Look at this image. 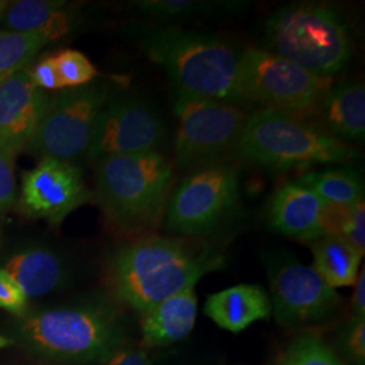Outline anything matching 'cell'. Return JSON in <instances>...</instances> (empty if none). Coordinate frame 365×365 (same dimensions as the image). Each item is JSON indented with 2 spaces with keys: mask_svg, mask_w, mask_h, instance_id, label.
<instances>
[{
  "mask_svg": "<svg viewBox=\"0 0 365 365\" xmlns=\"http://www.w3.org/2000/svg\"><path fill=\"white\" fill-rule=\"evenodd\" d=\"M324 207L321 197L299 180L283 184L274 192L269 207V225L289 238L313 242L324 237Z\"/></svg>",
  "mask_w": 365,
  "mask_h": 365,
  "instance_id": "obj_15",
  "label": "cell"
},
{
  "mask_svg": "<svg viewBox=\"0 0 365 365\" xmlns=\"http://www.w3.org/2000/svg\"><path fill=\"white\" fill-rule=\"evenodd\" d=\"M0 80H1V78H0Z\"/></svg>",
  "mask_w": 365,
  "mask_h": 365,
  "instance_id": "obj_35",
  "label": "cell"
},
{
  "mask_svg": "<svg viewBox=\"0 0 365 365\" xmlns=\"http://www.w3.org/2000/svg\"><path fill=\"white\" fill-rule=\"evenodd\" d=\"M22 288L27 298L52 292L66 283V265L48 249H29L16 253L3 268Z\"/></svg>",
  "mask_w": 365,
  "mask_h": 365,
  "instance_id": "obj_19",
  "label": "cell"
},
{
  "mask_svg": "<svg viewBox=\"0 0 365 365\" xmlns=\"http://www.w3.org/2000/svg\"><path fill=\"white\" fill-rule=\"evenodd\" d=\"M137 38L146 56L168 75L175 92L240 102V54L222 39L164 24L140 27Z\"/></svg>",
  "mask_w": 365,
  "mask_h": 365,
  "instance_id": "obj_2",
  "label": "cell"
},
{
  "mask_svg": "<svg viewBox=\"0 0 365 365\" xmlns=\"http://www.w3.org/2000/svg\"><path fill=\"white\" fill-rule=\"evenodd\" d=\"M298 180L319 196L325 205L352 206L364 199L363 182L353 170H313Z\"/></svg>",
  "mask_w": 365,
  "mask_h": 365,
  "instance_id": "obj_22",
  "label": "cell"
},
{
  "mask_svg": "<svg viewBox=\"0 0 365 365\" xmlns=\"http://www.w3.org/2000/svg\"><path fill=\"white\" fill-rule=\"evenodd\" d=\"M274 318L284 327L310 325L333 317L342 299L313 267L284 252L264 256Z\"/></svg>",
  "mask_w": 365,
  "mask_h": 365,
  "instance_id": "obj_11",
  "label": "cell"
},
{
  "mask_svg": "<svg viewBox=\"0 0 365 365\" xmlns=\"http://www.w3.org/2000/svg\"><path fill=\"white\" fill-rule=\"evenodd\" d=\"M134 7L140 11L163 22H187L207 15L214 9L223 7L221 3L199 1V0H141L135 1Z\"/></svg>",
  "mask_w": 365,
  "mask_h": 365,
  "instance_id": "obj_24",
  "label": "cell"
},
{
  "mask_svg": "<svg viewBox=\"0 0 365 365\" xmlns=\"http://www.w3.org/2000/svg\"><path fill=\"white\" fill-rule=\"evenodd\" d=\"M11 344H13V339H7V337H4V336H0V349L7 348V346H10Z\"/></svg>",
  "mask_w": 365,
  "mask_h": 365,
  "instance_id": "obj_33",
  "label": "cell"
},
{
  "mask_svg": "<svg viewBox=\"0 0 365 365\" xmlns=\"http://www.w3.org/2000/svg\"><path fill=\"white\" fill-rule=\"evenodd\" d=\"M339 357L351 365H365V318L352 317L339 329Z\"/></svg>",
  "mask_w": 365,
  "mask_h": 365,
  "instance_id": "obj_27",
  "label": "cell"
},
{
  "mask_svg": "<svg viewBox=\"0 0 365 365\" xmlns=\"http://www.w3.org/2000/svg\"><path fill=\"white\" fill-rule=\"evenodd\" d=\"M9 6H10V3H9V1H3V0H0V19L4 16V14H6L7 9H9Z\"/></svg>",
  "mask_w": 365,
  "mask_h": 365,
  "instance_id": "obj_34",
  "label": "cell"
},
{
  "mask_svg": "<svg viewBox=\"0 0 365 365\" xmlns=\"http://www.w3.org/2000/svg\"><path fill=\"white\" fill-rule=\"evenodd\" d=\"M108 91L103 84L66 88L46 99L29 146L42 158L71 161L87 153L92 131Z\"/></svg>",
  "mask_w": 365,
  "mask_h": 365,
  "instance_id": "obj_10",
  "label": "cell"
},
{
  "mask_svg": "<svg viewBox=\"0 0 365 365\" xmlns=\"http://www.w3.org/2000/svg\"><path fill=\"white\" fill-rule=\"evenodd\" d=\"M61 88H78L88 86L96 78L98 71L91 61L78 51H63L53 56Z\"/></svg>",
  "mask_w": 365,
  "mask_h": 365,
  "instance_id": "obj_26",
  "label": "cell"
},
{
  "mask_svg": "<svg viewBox=\"0 0 365 365\" xmlns=\"http://www.w3.org/2000/svg\"><path fill=\"white\" fill-rule=\"evenodd\" d=\"M235 153L272 170H291L318 164H345L357 150L294 115L262 108L248 115Z\"/></svg>",
  "mask_w": 365,
  "mask_h": 365,
  "instance_id": "obj_6",
  "label": "cell"
},
{
  "mask_svg": "<svg viewBox=\"0 0 365 365\" xmlns=\"http://www.w3.org/2000/svg\"><path fill=\"white\" fill-rule=\"evenodd\" d=\"M280 365H346V363L321 337L303 334L288 346Z\"/></svg>",
  "mask_w": 365,
  "mask_h": 365,
  "instance_id": "obj_25",
  "label": "cell"
},
{
  "mask_svg": "<svg viewBox=\"0 0 365 365\" xmlns=\"http://www.w3.org/2000/svg\"><path fill=\"white\" fill-rule=\"evenodd\" d=\"M271 299L257 284H240L211 294L205 303V314L223 330L241 333L247 327L268 319Z\"/></svg>",
  "mask_w": 365,
  "mask_h": 365,
  "instance_id": "obj_18",
  "label": "cell"
},
{
  "mask_svg": "<svg viewBox=\"0 0 365 365\" xmlns=\"http://www.w3.org/2000/svg\"><path fill=\"white\" fill-rule=\"evenodd\" d=\"M264 41L267 52L318 78L337 75L352 57L349 26L327 3L303 1L279 9L265 24Z\"/></svg>",
  "mask_w": 365,
  "mask_h": 365,
  "instance_id": "obj_4",
  "label": "cell"
},
{
  "mask_svg": "<svg viewBox=\"0 0 365 365\" xmlns=\"http://www.w3.org/2000/svg\"><path fill=\"white\" fill-rule=\"evenodd\" d=\"M222 264V255L187 238L143 235L115 252L110 284L119 302L143 315Z\"/></svg>",
  "mask_w": 365,
  "mask_h": 365,
  "instance_id": "obj_1",
  "label": "cell"
},
{
  "mask_svg": "<svg viewBox=\"0 0 365 365\" xmlns=\"http://www.w3.org/2000/svg\"><path fill=\"white\" fill-rule=\"evenodd\" d=\"M16 153L0 144V212L13 205L16 195L15 175H14V158Z\"/></svg>",
  "mask_w": 365,
  "mask_h": 365,
  "instance_id": "obj_28",
  "label": "cell"
},
{
  "mask_svg": "<svg viewBox=\"0 0 365 365\" xmlns=\"http://www.w3.org/2000/svg\"><path fill=\"white\" fill-rule=\"evenodd\" d=\"M164 138L165 128L156 107L140 98H123L101 110L86 155L99 161L157 152Z\"/></svg>",
  "mask_w": 365,
  "mask_h": 365,
  "instance_id": "obj_12",
  "label": "cell"
},
{
  "mask_svg": "<svg viewBox=\"0 0 365 365\" xmlns=\"http://www.w3.org/2000/svg\"><path fill=\"white\" fill-rule=\"evenodd\" d=\"M18 336L27 351L37 356L78 364H105L125 344L120 318L103 304L29 314L21 321Z\"/></svg>",
  "mask_w": 365,
  "mask_h": 365,
  "instance_id": "obj_5",
  "label": "cell"
},
{
  "mask_svg": "<svg viewBox=\"0 0 365 365\" xmlns=\"http://www.w3.org/2000/svg\"><path fill=\"white\" fill-rule=\"evenodd\" d=\"M105 365H153V360L145 346L123 344L108 357Z\"/></svg>",
  "mask_w": 365,
  "mask_h": 365,
  "instance_id": "obj_31",
  "label": "cell"
},
{
  "mask_svg": "<svg viewBox=\"0 0 365 365\" xmlns=\"http://www.w3.org/2000/svg\"><path fill=\"white\" fill-rule=\"evenodd\" d=\"M27 298L22 288L3 268L0 269V309L15 314L24 315L26 313Z\"/></svg>",
  "mask_w": 365,
  "mask_h": 365,
  "instance_id": "obj_29",
  "label": "cell"
},
{
  "mask_svg": "<svg viewBox=\"0 0 365 365\" xmlns=\"http://www.w3.org/2000/svg\"><path fill=\"white\" fill-rule=\"evenodd\" d=\"M240 200L238 170L214 164L191 170L170 194L165 227L182 237H202L215 232L235 211Z\"/></svg>",
  "mask_w": 365,
  "mask_h": 365,
  "instance_id": "obj_8",
  "label": "cell"
},
{
  "mask_svg": "<svg viewBox=\"0 0 365 365\" xmlns=\"http://www.w3.org/2000/svg\"><path fill=\"white\" fill-rule=\"evenodd\" d=\"M173 167L158 152L98 161L96 199L107 220L137 237L161 226L170 200Z\"/></svg>",
  "mask_w": 365,
  "mask_h": 365,
  "instance_id": "obj_3",
  "label": "cell"
},
{
  "mask_svg": "<svg viewBox=\"0 0 365 365\" xmlns=\"http://www.w3.org/2000/svg\"><path fill=\"white\" fill-rule=\"evenodd\" d=\"M196 315L195 287L185 288L160 302L141 318L145 348H163L187 339L195 327Z\"/></svg>",
  "mask_w": 365,
  "mask_h": 365,
  "instance_id": "obj_16",
  "label": "cell"
},
{
  "mask_svg": "<svg viewBox=\"0 0 365 365\" xmlns=\"http://www.w3.org/2000/svg\"><path fill=\"white\" fill-rule=\"evenodd\" d=\"M64 7V1H14L4 14L6 26L11 31L39 34L51 42L66 36L71 27V18Z\"/></svg>",
  "mask_w": 365,
  "mask_h": 365,
  "instance_id": "obj_20",
  "label": "cell"
},
{
  "mask_svg": "<svg viewBox=\"0 0 365 365\" xmlns=\"http://www.w3.org/2000/svg\"><path fill=\"white\" fill-rule=\"evenodd\" d=\"M175 155L184 170L222 163L235 152L248 115L232 103L176 92Z\"/></svg>",
  "mask_w": 365,
  "mask_h": 365,
  "instance_id": "obj_7",
  "label": "cell"
},
{
  "mask_svg": "<svg viewBox=\"0 0 365 365\" xmlns=\"http://www.w3.org/2000/svg\"><path fill=\"white\" fill-rule=\"evenodd\" d=\"M313 108L329 135L339 141L364 140L365 88L361 81H345L329 87Z\"/></svg>",
  "mask_w": 365,
  "mask_h": 365,
  "instance_id": "obj_17",
  "label": "cell"
},
{
  "mask_svg": "<svg viewBox=\"0 0 365 365\" xmlns=\"http://www.w3.org/2000/svg\"><path fill=\"white\" fill-rule=\"evenodd\" d=\"M46 98L29 75V68L0 80V144L15 153L29 146L37 130Z\"/></svg>",
  "mask_w": 365,
  "mask_h": 365,
  "instance_id": "obj_14",
  "label": "cell"
},
{
  "mask_svg": "<svg viewBox=\"0 0 365 365\" xmlns=\"http://www.w3.org/2000/svg\"><path fill=\"white\" fill-rule=\"evenodd\" d=\"M29 75L33 84L38 90H48V91H57L61 90V83L57 73V68L52 57H45L38 61L36 66L29 69Z\"/></svg>",
  "mask_w": 365,
  "mask_h": 365,
  "instance_id": "obj_30",
  "label": "cell"
},
{
  "mask_svg": "<svg viewBox=\"0 0 365 365\" xmlns=\"http://www.w3.org/2000/svg\"><path fill=\"white\" fill-rule=\"evenodd\" d=\"M330 78H318L265 49L240 54V102L250 101L267 110L295 114L313 108Z\"/></svg>",
  "mask_w": 365,
  "mask_h": 365,
  "instance_id": "obj_9",
  "label": "cell"
},
{
  "mask_svg": "<svg viewBox=\"0 0 365 365\" xmlns=\"http://www.w3.org/2000/svg\"><path fill=\"white\" fill-rule=\"evenodd\" d=\"M313 268L331 288L353 286L363 255L339 235H327L310 242Z\"/></svg>",
  "mask_w": 365,
  "mask_h": 365,
  "instance_id": "obj_21",
  "label": "cell"
},
{
  "mask_svg": "<svg viewBox=\"0 0 365 365\" xmlns=\"http://www.w3.org/2000/svg\"><path fill=\"white\" fill-rule=\"evenodd\" d=\"M46 43L39 34L0 30V78L26 69Z\"/></svg>",
  "mask_w": 365,
  "mask_h": 365,
  "instance_id": "obj_23",
  "label": "cell"
},
{
  "mask_svg": "<svg viewBox=\"0 0 365 365\" xmlns=\"http://www.w3.org/2000/svg\"><path fill=\"white\" fill-rule=\"evenodd\" d=\"M90 199L81 172L68 161L42 158L24 175L21 209L29 217L57 226Z\"/></svg>",
  "mask_w": 365,
  "mask_h": 365,
  "instance_id": "obj_13",
  "label": "cell"
},
{
  "mask_svg": "<svg viewBox=\"0 0 365 365\" xmlns=\"http://www.w3.org/2000/svg\"><path fill=\"white\" fill-rule=\"evenodd\" d=\"M352 298V313L356 318H365V271L357 276Z\"/></svg>",
  "mask_w": 365,
  "mask_h": 365,
  "instance_id": "obj_32",
  "label": "cell"
}]
</instances>
